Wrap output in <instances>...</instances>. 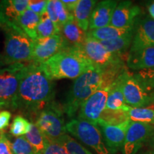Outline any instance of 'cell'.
<instances>
[{"mask_svg": "<svg viewBox=\"0 0 154 154\" xmlns=\"http://www.w3.org/2000/svg\"><path fill=\"white\" fill-rule=\"evenodd\" d=\"M151 47H154V20L146 17L135 26L129 51Z\"/></svg>", "mask_w": 154, "mask_h": 154, "instance_id": "9a60e30c", "label": "cell"}, {"mask_svg": "<svg viewBox=\"0 0 154 154\" xmlns=\"http://www.w3.org/2000/svg\"><path fill=\"white\" fill-rule=\"evenodd\" d=\"M117 5L118 2L113 0H103L96 4L90 19L88 30L109 26Z\"/></svg>", "mask_w": 154, "mask_h": 154, "instance_id": "e0dca14e", "label": "cell"}, {"mask_svg": "<svg viewBox=\"0 0 154 154\" xmlns=\"http://www.w3.org/2000/svg\"><path fill=\"white\" fill-rule=\"evenodd\" d=\"M66 47L61 34L34 41L32 62L42 63Z\"/></svg>", "mask_w": 154, "mask_h": 154, "instance_id": "4fadbf2b", "label": "cell"}, {"mask_svg": "<svg viewBox=\"0 0 154 154\" xmlns=\"http://www.w3.org/2000/svg\"><path fill=\"white\" fill-rule=\"evenodd\" d=\"M0 154H14L11 143L3 131L0 132Z\"/></svg>", "mask_w": 154, "mask_h": 154, "instance_id": "d590c367", "label": "cell"}, {"mask_svg": "<svg viewBox=\"0 0 154 154\" xmlns=\"http://www.w3.org/2000/svg\"><path fill=\"white\" fill-rule=\"evenodd\" d=\"M14 154H34V151L29 142L24 136L17 137L11 143Z\"/></svg>", "mask_w": 154, "mask_h": 154, "instance_id": "d6a6232c", "label": "cell"}, {"mask_svg": "<svg viewBox=\"0 0 154 154\" xmlns=\"http://www.w3.org/2000/svg\"><path fill=\"white\" fill-rule=\"evenodd\" d=\"M62 2L64 5L67 10L73 15L74 9L78 3V0H72V1H66V0H63Z\"/></svg>", "mask_w": 154, "mask_h": 154, "instance_id": "74e56055", "label": "cell"}, {"mask_svg": "<svg viewBox=\"0 0 154 154\" xmlns=\"http://www.w3.org/2000/svg\"><path fill=\"white\" fill-rule=\"evenodd\" d=\"M57 142L64 148L68 154H93L66 134L61 136Z\"/></svg>", "mask_w": 154, "mask_h": 154, "instance_id": "f1b7e54d", "label": "cell"}, {"mask_svg": "<svg viewBox=\"0 0 154 154\" xmlns=\"http://www.w3.org/2000/svg\"><path fill=\"white\" fill-rule=\"evenodd\" d=\"M29 0H7L0 2V24L5 28L12 26L28 9Z\"/></svg>", "mask_w": 154, "mask_h": 154, "instance_id": "2e32d148", "label": "cell"}, {"mask_svg": "<svg viewBox=\"0 0 154 154\" xmlns=\"http://www.w3.org/2000/svg\"><path fill=\"white\" fill-rule=\"evenodd\" d=\"M6 38L4 52L0 59L5 65L32 62L34 41L22 31L5 28Z\"/></svg>", "mask_w": 154, "mask_h": 154, "instance_id": "277c9868", "label": "cell"}, {"mask_svg": "<svg viewBox=\"0 0 154 154\" xmlns=\"http://www.w3.org/2000/svg\"><path fill=\"white\" fill-rule=\"evenodd\" d=\"M128 119L131 121H137L154 126V109L149 107H128Z\"/></svg>", "mask_w": 154, "mask_h": 154, "instance_id": "83f0119b", "label": "cell"}, {"mask_svg": "<svg viewBox=\"0 0 154 154\" xmlns=\"http://www.w3.org/2000/svg\"><path fill=\"white\" fill-rule=\"evenodd\" d=\"M25 138L33 148L34 154H43L49 140L47 139L35 124L31 123L30 129L25 135Z\"/></svg>", "mask_w": 154, "mask_h": 154, "instance_id": "484cf974", "label": "cell"}, {"mask_svg": "<svg viewBox=\"0 0 154 154\" xmlns=\"http://www.w3.org/2000/svg\"><path fill=\"white\" fill-rule=\"evenodd\" d=\"M61 34V30L49 19L47 11L40 17V21L36 29L37 38H48L56 34Z\"/></svg>", "mask_w": 154, "mask_h": 154, "instance_id": "4316f807", "label": "cell"}, {"mask_svg": "<svg viewBox=\"0 0 154 154\" xmlns=\"http://www.w3.org/2000/svg\"><path fill=\"white\" fill-rule=\"evenodd\" d=\"M147 8L151 19L154 20V1L152 2L151 3H150L149 5H148Z\"/></svg>", "mask_w": 154, "mask_h": 154, "instance_id": "f35d334b", "label": "cell"}, {"mask_svg": "<svg viewBox=\"0 0 154 154\" xmlns=\"http://www.w3.org/2000/svg\"><path fill=\"white\" fill-rule=\"evenodd\" d=\"M31 123L22 116L17 115L15 116L11 125L10 133L14 136H25L30 129Z\"/></svg>", "mask_w": 154, "mask_h": 154, "instance_id": "1f68e13d", "label": "cell"}, {"mask_svg": "<svg viewBox=\"0 0 154 154\" xmlns=\"http://www.w3.org/2000/svg\"><path fill=\"white\" fill-rule=\"evenodd\" d=\"M134 76L143 86L148 94L154 92V66L138 71Z\"/></svg>", "mask_w": 154, "mask_h": 154, "instance_id": "f546056e", "label": "cell"}, {"mask_svg": "<svg viewBox=\"0 0 154 154\" xmlns=\"http://www.w3.org/2000/svg\"><path fill=\"white\" fill-rule=\"evenodd\" d=\"M149 143V145L151 146V148H153L154 149V133L152 135V136L151 138H150V139L149 140V141H148Z\"/></svg>", "mask_w": 154, "mask_h": 154, "instance_id": "ab89813d", "label": "cell"}, {"mask_svg": "<svg viewBox=\"0 0 154 154\" xmlns=\"http://www.w3.org/2000/svg\"><path fill=\"white\" fill-rule=\"evenodd\" d=\"M82 49L93 66L102 70L124 61L122 56L109 52L99 41L92 38H86Z\"/></svg>", "mask_w": 154, "mask_h": 154, "instance_id": "30bf717a", "label": "cell"}, {"mask_svg": "<svg viewBox=\"0 0 154 154\" xmlns=\"http://www.w3.org/2000/svg\"><path fill=\"white\" fill-rule=\"evenodd\" d=\"M54 84L39 63H29L11 109L36 113L53 101Z\"/></svg>", "mask_w": 154, "mask_h": 154, "instance_id": "6da1fadb", "label": "cell"}, {"mask_svg": "<svg viewBox=\"0 0 154 154\" xmlns=\"http://www.w3.org/2000/svg\"><path fill=\"white\" fill-rule=\"evenodd\" d=\"M103 70L93 66L76 78L67 94L63 111L69 118H74L82 103L101 87Z\"/></svg>", "mask_w": 154, "mask_h": 154, "instance_id": "3957f363", "label": "cell"}, {"mask_svg": "<svg viewBox=\"0 0 154 154\" xmlns=\"http://www.w3.org/2000/svg\"><path fill=\"white\" fill-rule=\"evenodd\" d=\"M150 100H151V104L150 105L154 104V92L150 94Z\"/></svg>", "mask_w": 154, "mask_h": 154, "instance_id": "60d3db41", "label": "cell"}, {"mask_svg": "<svg viewBox=\"0 0 154 154\" xmlns=\"http://www.w3.org/2000/svg\"><path fill=\"white\" fill-rule=\"evenodd\" d=\"M149 108H151V109H154V104H152V105H150L149 106H148Z\"/></svg>", "mask_w": 154, "mask_h": 154, "instance_id": "ee69618b", "label": "cell"}, {"mask_svg": "<svg viewBox=\"0 0 154 154\" xmlns=\"http://www.w3.org/2000/svg\"><path fill=\"white\" fill-rule=\"evenodd\" d=\"M63 113V109L54 101L38 112L35 124L49 140L57 142L66 134Z\"/></svg>", "mask_w": 154, "mask_h": 154, "instance_id": "8992f818", "label": "cell"}, {"mask_svg": "<svg viewBox=\"0 0 154 154\" xmlns=\"http://www.w3.org/2000/svg\"><path fill=\"white\" fill-rule=\"evenodd\" d=\"M146 154H154V151H150V152H149V153H147Z\"/></svg>", "mask_w": 154, "mask_h": 154, "instance_id": "7bdbcfd3", "label": "cell"}, {"mask_svg": "<svg viewBox=\"0 0 154 154\" xmlns=\"http://www.w3.org/2000/svg\"><path fill=\"white\" fill-rule=\"evenodd\" d=\"M129 119L116 125H110L99 120L97 126L101 131L106 147L111 154H116L124 144Z\"/></svg>", "mask_w": 154, "mask_h": 154, "instance_id": "7c38bea8", "label": "cell"}, {"mask_svg": "<svg viewBox=\"0 0 154 154\" xmlns=\"http://www.w3.org/2000/svg\"><path fill=\"white\" fill-rule=\"evenodd\" d=\"M134 31L129 34L121 36L120 37L99 42L109 52L123 56L125 53L127 52V50L130 49L133 37H134Z\"/></svg>", "mask_w": 154, "mask_h": 154, "instance_id": "d4e9b609", "label": "cell"}, {"mask_svg": "<svg viewBox=\"0 0 154 154\" xmlns=\"http://www.w3.org/2000/svg\"><path fill=\"white\" fill-rule=\"evenodd\" d=\"M4 66H5V64H4L3 62L1 60V59H0V68H2V67H4Z\"/></svg>", "mask_w": 154, "mask_h": 154, "instance_id": "b9f144b4", "label": "cell"}, {"mask_svg": "<svg viewBox=\"0 0 154 154\" xmlns=\"http://www.w3.org/2000/svg\"><path fill=\"white\" fill-rule=\"evenodd\" d=\"M47 2L46 0H30L29 2L28 9L41 16L46 11Z\"/></svg>", "mask_w": 154, "mask_h": 154, "instance_id": "836d02e7", "label": "cell"}, {"mask_svg": "<svg viewBox=\"0 0 154 154\" xmlns=\"http://www.w3.org/2000/svg\"><path fill=\"white\" fill-rule=\"evenodd\" d=\"M128 67L140 71L154 66V47H146L129 51L126 59Z\"/></svg>", "mask_w": 154, "mask_h": 154, "instance_id": "ac0fdd59", "label": "cell"}, {"mask_svg": "<svg viewBox=\"0 0 154 154\" xmlns=\"http://www.w3.org/2000/svg\"><path fill=\"white\" fill-rule=\"evenodd\" d=\"M154 133V126L131 121L121 147V154H137Z\"/></svg>", "mask_w": 154, "mask_h": 154, "instance_id": "9c48e42d", "label": "cell"}, {"mask_svg": "<svg viewBox=\"0 0 154 154\" xmlns=\"http://www.w3.org/2000/svg\"><path fill=\"white\" fill-rule=\"evenodd\" d=\"M61 34L66 47H82L87 38L86 32L79 26L74 18L62 26Z\"/></svg>", "mask_w": 154, "mask_h": 154, "instance_id": "ffe728a7", "label": "cell"}, {"mask_svg": "<svg viewBox=\"0 0 154 154\" xmlns=\"http://www.w3.org/2000/svg\"><path fill=\"white\" fill-rule=\"evenodd\" d=\"M51 79H76L91 68L82 47H66L44 63H40Z\"/></svg>", "mask_w": 154, "mask_h": 154, "instance_id": "7a4b0ae2", "label": "cell"}, {"mask_svg": "<svg viewBox=\"0 0 154 154\" xmlns=\"http://www.w3.org/2000/svg\"><path fill=\"white\" fill-rule=\"evenodd\" d=\"M29 63H15L0 68V109H11Z\"/></svg>", "mask_w": 154, "mask_h": 154, "instance_id": "5b68a950", "label": "cell"}, {"mask_svg": "<svg viewBox=\"0 0 154 154\" xmlns=\"http://www.w3.org/2000/svg\"><path fill=\"white\" fill-rule=\"evenodd\" d=\"M96 4L95 0H79L74 9L73 16L75 22L86 32L88 31L90 19Z\"/></svg>", "mask_w": 154, "mask_h": 154, "instance_id": "7402d4cb", "label": "cell"}, {"mask_svg": "<svg viewBox=\"0 0 154 154\" xmlns=\"http://www.w3.org/2000/svg\"><path fill=\"white\" fill-rule=\"evenodd\" d=\"M11 117V113L8 111H2L0 112V131L5 129L9 126Z\"/></svg>", "mask_w": 154, "mask_h": 154, "instance_id": "8d00e7d4", "label": "cell"}, {"mask_svg": "<svg viewBox=\"0 0 154 154\" xmlns=\"http://www.w3.org/2000/svg\"><path fill=\"white\" fill-rule=\"evenodd\" d=\"M43 154H68L64 148L58 142L49 140Z\"/></svg>", "mask_w": 154, "mask_h": 154, "instance_id": "e575fe53", "label": "cell"}, {"mask_svg": "<svg viewBox=\"0 0 154 154\" xmlns=\"http://www.w3.org/2000/svg\"><path fill=\"white\" fill-rule=\"evenodd\" d=\"M66 130L98 154H111L103 142L98 126L78 119H72L66 124Z\"/></svg>", "mask_w": 154, "mask_h": 154, "instance_id": "52a82bcc", "label": "cell"}, {"mask_svg": "<svg viewBox=\"0 0 154 154\" xmlns=\"http://www.w3.org/2000/svg\"><path fill=\"white\" fill-rule=\"evenodd\" d=\"M49 19L60 29L74 16L67 10L62 1L60 0H49L46 9Z\"/></svg>", "mask_w": 154, "mask_h": 154, "instance_id": "603a6c76", "label": "cell"}, {"mask_svg": "<svg viewBox=\"0 0 154 154\" xmlns=\"http://www.w3.org/2000/svg\"><path fill=\"white\" fill-rule=\"evenodd\" d=\"M127 71L122 73L118 78L111 84L110 91L107 97L105 109L109 110H127L128 106L124 101L123 94V82Z\"/></svg>", "mask_w": 154, "mask_h": 154, "instance_id": "d6986e66", "label": "cell"}, {"mask_svg": "<svg viewBox=\"0 0 154 154\" xmlns=\"http://www.w3.org/2000/svg\"><path fill=\"white\" fill-rule=\"evenodd\" d=\"M39 15L34 11L27 9L23 14L19 17L12 26L8 28L17 29L22 31L31 39L35 41L37 39L36 36V29L40 21Z\"/></svg>", "mask_w": 154, "mask_h": 154, "instance_id": "44dd1931", "label": "cell"}, {"mask_svg": "<svg viewBox=\"0 0 154 154\" xmlns=\"http://www.w3.org/2000/svg\"><path fill=\"white\" fill-rule=\"evenodd\" d=\"M128 109L127 110H109L105 109L99 120L110 125H116L128 120Z\"/></svg>", "mask_w": 154, "mask_h": 154, "instance_id": "4dcf8cb0", "label": "cell"}, {"mask_svg": "<svg viewBox=\"0 0 154 154\" xmlns=\"http://www.w3.org/2000/svg\"><path fill=\"white\" fill-rule=\"evenodd\" d=\"M134 30L135 26L129 28H117L109 25L104 27L88 30L86 32V35L87 37L92 38L97 41H106L120 37L134 32Z\"/></svg>", "mask_w": 154, "mask_h": 154, "instance_id": "cb8c5ba5", "label": "cell"}, {"mask_svg": "<svg viewBox=\"0 0 154 154\" xmlns=\"http://www.w3.org/2000/svg\"><path fill=\"white\" fill-rule=\"evenodd\" d=\"M111 85L106 87H100L81 106L78 119L84 120L97 126L98 121L106 109L107 97Z\"/></svg>", "mask_w": 154, "mask_h": 154, "instance_id": "ba28073f", "label": "cell"}, {"mask_svg": "<svg viewBox=\"0 0 154 154\" xmlns=\"http://www.w3.org/2000/svg\"><path fill=\"white\" fill-rule=\"evenodd\" d=\"M140 14V7L131 1H121L116 7L109 25L117 28L132 27Z\"/></svg>", "mask_w": 154, "mask_h": 154, "instance_id": "5bb4252c", "label": "cell"}, {"mask_svg": "<svg viewBox=\"0 0 154 154\" xmlns=\"http://www.w3.org/2000/svg\"><path fill=\"white\" fill-rule=\"evenodd\" d=\"M123 94L126 105L132 108H145L151 104L150 94H148L141 84L127 72L123 82Z\"/></svg>", "mask_w": 154, "mask_h": 154, "instance_id": "8fae6325", "label": "cell"}]
</instances>
